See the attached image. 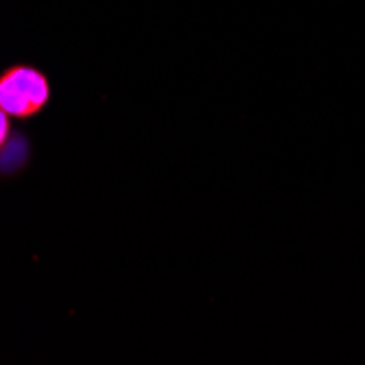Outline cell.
<instances>
[{"instance_id":"6da1fadb","label":"cell","mask_w":365,"mask_h":365,"mask_svg":"<svg viewBox=\"0 0 365 365\" xmlns=\"http://www.w3.org/2000/svg\"><path fill=\"white\" fill-rule=\"evenodd\" d=\"M51 101L48 77L26 63H16L0 75V108L9 118L26 120L40 114Z\"/></svg>"},{"instance_id":"7a4b0ae2","label":"cell","mask_w":365,"mask_h":365,"mask_svg":"<svg viewBox=\"0 0 365 365\" xmlns=\"http://www.w3.org/2000/svg\"><path fill=\"white\" fill-rule=\"evenodd\" d=\"M9 138V114L0 108V147H3Z\"/></svg>"}]
</instances>
